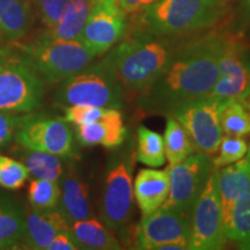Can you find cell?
Instances as JSON below:
<instances>
[{
  "instance_id": "25",
  "label": "cell",
  "mask_w": 250,
  "mask_h": 250,
  "mask_svg": "<svg viewBox=\"0 0 250 250\" xmlns=\"http://www.w3.org/2000/svg\"><path fill=\"white\" fill-rule=\"evenodd\" d=\"M21 162L26 166L29 174L35 179H43L50 181H57L62 179L64 174V167L61 156L51 153L33 151L24 148L21 155Z\"/></svg>"
},
{
  "instance_id": "40",
  "label": "cell",
  "mask_w": 250,
  "mask_h": 250,
  "mask_svg": "<svg viewBox=\"0 0 250 250\" xmlns=\"http://www.w3.org/2000/svg\"><path fill=\"white\" fill-rule=\"evenodd\" d=\"M242 103H243V104H245V107L247 108V110H248L249 114H250V90H249V93L247 94L246 98L242 100Z\"/></svg>"
},
{
  "instance_id": "22",
  "label": "cell",
  "mask_w": 250,
  "mask_h": 250,
  "mask_svg": "<svg viewBox=\"0 0 250 250\" xmlns=\"http://www.w3.org/2000/svg\"><path fill=\"white\" fill-rule=\"evenodd\" d=\"M26 227V215L17 203L0 196V249H13L20 243Z\"/></svg>"
},
{
  "instance_id": "15",
  "label": "cell",
  "mask_w": 250,
  "mask_h": 250,
  "mask_svg": "<svg viewBox=\"0 0 250 250\" xmlns=\"http://www.w3.org/2000/svg\"><path fill=\"white\" fill-rule=\"evenodd\" d=\"M71 225L57 208L34 210L26 215V227L21 237V248L43 250L48 248L51 240L58 233L70 230Z\"/></svg>"
},
{
  "instance_id": "27",
  "label": "cell",
  "mask_w": 250,
  "mask_h": 250,
  "mask_svg": "<svg viewBox=\"0 0 250 250\" xmlns=\"http://www.w3.org/2000/svg\"><path fill=\"white\" fill-rule=\"evenodd\" d=\"M137 160L148 167H160L165 164L164 138L160 134L145 126L139 127Z\"/></svg>"
},
{
  "instance_id": "7",
  "label": "cell",
  "mask_w": 250,
  "mask_h": 250,
  "mask_svg": "<svg viewBox=\"0 0 250 250\" xmlns=\"http://www.w3.org/2000/svg\"><path fill=\"white\" fill-rule=\"evenodd\" d=\"M44 81L21 54L0 59V110L26 114L42 104Z\"/></svg>"
},
{
  "instance_id": "20",
  "label": "cell",
  "mask_w": 250,
  "mask_h": 250,
  "mask_svg": "<svg viewBox=\"0 0 250 250\" xmlns=\"http://www.w3.org/2000/svg\"><path fill=\"white\" fill-rule=\"evenodd\" d=\"M33 23L30 5L21 0H0V39L9 42L22 40Z\"/></svg>"
},
{
  "instance_id": "33",
  "label": "cell",
  "mask_w": 250,
  "mask_h": 250,
  "mask_svg": "<svg viewBox=\"0 0 250 250\" xmlns=\"http://www.w3.org/2000/svg\"><path fill=\"white\" fill-rule=\"evenodd\" d=\"M30 116L31 114L20 115L18 112L0 110V146L11 142Z\"/></svg>"
},
{
  "instance_id": "43",
  "label": "cell",
  "mask_w": 250,
  "mask_h": 250,
  "mask_svg": "<svg viewBox=\"0 0 250 250\" xmlns=\"http://www.w3.org/2000/svg\"><path fill=\"white\" fill-rule=\"evenodd\" d=\"M90 2H92V5L93 4H95V2H99V1H102V0H89Z\"/></svg>"
},
{
  "instance_id": "31",
  "label": "cell",
  "mask_w": 250,
  "mask_h": 250,
  "mask_svg": "<svg viewBox=\"0 0 250 250\" xmlns=\"http://www.w3.org/2000/svg\"><path fill=\"white\" fill-rule=\"evenodd\" d=\"M217 151L218 155L212 160L214 168H221L245 158L248 152V144L241 137L226 136L221 139Z\"/></svg>"
},
{
  "instance_id": "11",
  "label": "cell",
  "mask_w": 250,
  "mask_h": 250,
  "mask_svg": "<svg viewBox=\"0 0 250 250\" xmlns=\"http://www.w3.org/2000/svg\"><path fill=\"white\" fill-rule=\"evenodd\" d=\"M213 170L210 155L196 153L168 167L169 192L161 206L191 215L192 208Z\"/></svg>"
},
{
  "instance_id": "42",
  "label": "cell",
  "mask_w": 250,
  "mask_h": 250,
  "mask_svg": "<svg viewBox=\"0 0 250 250\" xmlns=\"http://www.w3.org/2000/svg\"><path fill=\"white\" fill-rule=\"evenodd\" d=\"M21 1L26 2V4H28V5H31V4H36L37 0H21Z\"/></svg>"
},
{
  "instance_id": "29",
  "label": "cell",
  "mask_w": 250,
  "mask_h": 250,
  "mask_svg": "<svg viewBox=\"0 0 250 250\" xmlns=\"http://www.w3.org/2000/svg\"><path fill=\"white\" fill-rule=\"evenodd\" d=\"M61 186L57 181L34 179L28 189V201L34 210H51L58 205Z\"/></svg>"
},
{
  "instance_id": "37",
  "label": "cell",
  "mask_w": 250,
  "mask_h": 250,
  "mask_svg": "<svg viewBox=\"0 0 250 250\" xmlns=\"http://www.w3.org/2000/svg\"><path fill=\"white\" fill-rule=\"evenodd\" d=\"M155 1L156 0H118V4L126 14H136L145 12Z\"/></svg>"
},
{
  "instance_id": "16",
  "label": "cell",
  "mask_w": 250,
  "mask_h": 250,
  "mask_svg": "<svg viewBox=\"0 0 250 250\" xmlns=\"http://www.w3.org/2000/svg\"><path fill=\"white\" fill-rule=\"evenodd\" d=\"M126 129L121 111L107 108L99 120L83 125H77V139L83 146L102 145L116 148L124 143Z\"/></svg>"
},
{
  "instance_id": "12",
  "label": "cell",
  "mask_w": 250,
  "mask_h": 250,
  "mask_svg": "<svg viewBox=\"0 0 250 250\" xmlns=\"http://www.w3.org/2000/svg\"><path fill=\"white\" fill-rule=\"evenodd\" d=\"M127 27L126 13L118 0H102L90 7L80 42L94 57L101 56L123 39Z\"/></svg>"
},
{
  "instance_id": "44",
  "label": "cell",
  "mask_w": 250,
  "mask_h": 250,
  "mask_svg": "<svg viewBox=\"0 0 250 250\" xmlns=\"http://www.w3.org/2000/svg\"><path fill=\"white\" fill-rule=\"evenodd\" d=\"M247 156H248V158H249V161H250V148H249V151L248 152H247V154H246Z\"/></svg>"
},
{
  "instance_id": "6",
  "label": "cell",
  "mask_w": 250,
  "mask_h": 250,
  "mask_svg": "<svg viewBox=\"0 0 250 250\" xmlns=\"http://www.w3.org/2000/svg\"><path fill=\"white\" fill-rule=\"evenodd\" d=\"M132 158L133 155H118L109 164L100 206L103 224L124 242L130 237L133 212Z\"/></svg>"
},
{
  "instance_id": "32",
  "label": "cell",
  "mask_w": 250,
  "mask_h": 250,
  "mask_svg": "<svg viewBox=\"0 0 250 250\" xmlns=\"http://www.w3.org/2000/svg\"><path fill=\"white\" fill-rule=\"evenodd\" d=\"M71 0H37V11L42 23L48 28L56 26L70 5Z\"/></svg>"
},
{
  "instance_id": "1",
  "label": "cell",
  "mask_w": 250,
  "mask_h": 250,
  "mask_svg": "<svg viewBox=\"0 0 250 250\" xmlns=\"http://www.w3.org/2000/svg\"><path fill=\"white\" fill-rule=\"evenodd\" d=\"M221 46L223 33L215 31L183 41L164 72L138 94V107L169 116L184 103L208 96L219 78Z\"/></svg>"
},
{
  "instance_id": "34",
  "label": "cell",
  "mask_w": 250,
  "mask_h": 250,
  "mask_svg": "<svg viewBox=\"0 0 250 250\" xmlns=\"http://www.w3.org/2000/svg\"><path fill=\"white\" fill-rule=\"evenodd\" d=\"M107 108L90 105H70L65 107L64 121L76 125H83L99 120Z\"/></svg>"
},
{
  "instance_id": "26",
  "label": "cell",
  "mask_w": 250,
  "mask_h": 250,
  "mask_svg": "<svg viewBox=\"0 0 250 250\" xmlns=\"http://www.w3.org/2000/svg\"><path fill=\"white\" fill-rule=\"evenodd\" d=\"M227 241L241 243L250 239V191L239 196L225 223Z\"/></svg>"
},
{
  "instance_id": "39",
  "label": "cell",
  "mask_w": 250,
  "mask_h": 250,
  "mask_svg": "<svg viewBox=\"0 0 250 250\" xmlns=\"http://www.w3.org/2000/svg\"><path fill=\"white\" fill-rule=\"evenodd\" d=\"M237 248L239 249H245V250H250V239L247 240V241H243L241 243H237Z\"/></svg>"
},
{
  "instance_id": "36",
  "label": "cell",
  "mask_w": 250,
  "mask_h": 250,
  "mask_svg": "<svg viewBox=\"0 0 250 250\" xmlns=\"http://www.w3.org/2000/svg\"><path fill=\"white\" fill-rule=\"evenodd\" d=\"M235 31L241 33L243 28L250 26V0H240L234 18Z\"/></svg>"
},
{
  "instance_id": "18",
  "label": "cell",
  "mask_w": 250,
  "mask_h": 250,
  "mask_svg": "<svg viewBox=\"0 0 250 250\" xmlns=\"http://www.w3.org/2000/svg\"><path fill=\"white\" fill-rule=\"evenodd\" d=\"M218 188L225 225L239 196L250 191V161L248 156L224 166L219 170Z\"/></svg>"
},
{
  "instance_id": "38",
  "label": "cell",
  "mask_w": 250,
  "mask_h": 250,
  "mask_svg": "<svg viewBox=\"0 0 250 250\" xmlns=\"http://www.w3.org/2000/svg\"><path fill=\"white\" fill-rule=\"evenodd\" d=\"M12 52H13V51H12L11 49H8V48H5V46L0 45V59H1V58H4V57H6V56L11 55Z\"/></svg>"
},
{
  "instance_id": "5",
  "label": "cell",
  "mask_w": 250,
  "mask_h": 250,
  "mask_svg": "<svg viewBox=\"0 0 250 250\" xmlns=\"http://www.w3.org/2000/svg\"><path fill=\"white\" fill-rule=\"evenodd\" d=\"M58 104L90 105L120 109L123 105V88L116 72L105 56L102 61L64 80L55 96Z\"/></svg>"
},
{
  "instance_id": "28",
  "label": "cell",
  "mask_w": 250,
  "mask_h": 250,
  "mask_svg": "<svg viewBox=\"0 0 250 250\" xmlns=\"http://www.w3.org/2000/svg\"><path fill=\"white\" fill-rule=\"evenodd\" d=\"M223 133L229 137H243L250 133V114L242 101L229 100L220 115Z\"/></svg>"
},
{
  "instance_id": "17",
  "label": "cell",
  "mask_w": 250,
  "mask_h": 250,
  "mask_svg": "<svg viewBox=\"0 0 250 250\" xmlns=\"http://www.w3.org/2000/svg\"><path fill=\"white\" fill-rule=\"evenodd\" d=\"M61 197L57 210L72 225L76 221L93 217L92 205L89 198V188L78 176L74 170L62 174L59 180Z\"/></svg>"
},
{
  "instance_id": "14",
  "label": "cell",
  "mask_w": 250,
  "mask_h": 250,
  "mask_svg": "<svg viewBox=\"0 0 250 250\" xmlns=\"http://www.w3.org/2000/svg\"><path fill=\"white\" fill-rule=\"evenodd\" d=\"M191 215L160 208L143 217L136 229L134 248L162 250L170 243H183L189 249Z\"/></svg>"
},
{
  "instance_id": "19",
  "label": "cell",
  "mask_w": 250,
  "mask_h": 250,
  "mask_svg": "<svg viewBox=\"0 0 250 250\" xmlns=\"http://www.w3.org/2000/svg\"><path fill=\"white\" fill-rule=\"evenodd\" d=\"M134 197L143 217L153 213L164 204L169 192L168 169H142L134 180Z\"/></svg>"
},
{
  "instance_id": "35",
  "label": "cell",
  "mask_w": 250,
  "mask_h": 250,
  "mask_svg": "<svg viewBox=\"0 0 250 250\" xmlns=\"http://www.w3.org/2000/svg\"><path fill=\"white\" fill-rule=\"evenodd\" d=\"M48 250H77L79 247L77 246L76 241L71 235L70 230H64V232L58 233L51 242L49 243Z\"/></svg>"
},
{
  "instance_id": "9",
  "label": "cell",
  "mask_w": 250,
  "mask_h": 250,
  "mask_svg": "<svg viewBox=\"0 0 250 250\" xmlns=\"http://www.w3.org/2000/svg\"><path fill=\"white\" fill-rule=\"evenodd\" d=\"M219 78L208 96L242 101L250 90V61L241 33H223Z\"/></svg>"
},
{
  "instance_id": "4",
  "label": "cell",
  "mask_w": 250,
  "mask_h": 250,
  "mask_svg": "<svg viewBox=\"0 0 250 250\" xmlns=\"http://www.w3.org/2000/svg\"><path fill=\"white\" fill-rule=\"evenodd\" d=\"M20 54L46 83H58L92 62L94 56L80 41L61 40L41 34L20 46Z\"/></svg>"
},
{
  "instance_id": "3",
  "label": "cell",
  "mask_w": 250,
  "mask_h": 250,
  "mask_svg": "<svg viewBox=\"0 0 250 250\" xmlns=\"http://www.w3.org/2000/svg\"><path fill=\"white\" fill-rule=\"evenodd\" d=\"M218 0H156L140 17V31L180 37L214 27L227 13Z\"/></svg>"
},
{
  "instance_id": "21",
  "label": "cell",
  "mask_w": 250,
  "mask_h": 250,
  "mask_svg": "<svg viewBox=\"0 0 250 250\" xmlns=\"http://www.w3.org/2000/svg\"><path fill=\"white\" fill-rule=\"evenodd\" d=\"M70 232L79 249L118 250L122 246L115 233L95 218L83 219L71 225Z\"/></svg>"
},
{
  "instance_id": "23",
  "label": "cell",
  "mask_w": 250,
  "mask_h": 250,
  "mask_svg": "<svg viewBox=\"0 0 250 250\" xmlns=\"http://www.w3.org/2000/svg\"><path fill=\"white\" fill-rule=\"evenodd\" d=\"M90 7L92 2L89 0H71L62 20L56 26L48 28L43 34L55 39L80 41Z\"/></svg>"
},
{
  "instance_id": "41",
  "label": "cell",
  "mask_w": 250,
  "mask_h": 250,
  "mask_svg": "<svg viewBox=\"0 0 250 250\" xmlns=\"http://www.w3.org/2000/svg\"><path fill=\"white\" fill-rule=\"evenodd\" d=\"M218 1L220 2V4H223L224 6H227V7H228V5L232 4V2L235 1V0H218Z\"/></svg>"
},
{
  "instance_id": "13",
  "label": "cell",
  "mask_w": 250,
  "mask_h": 250,
  "mask_svg": "<svg viewBox=\"0 0 250 250\" xmlns=\"http://www.w3.org/2000/svg\"><path fill=\"white\" fill-rule=\"evenodd\" d=\"M17 143L21 147L74 158L77 149L72 130L66 121L33 115L18 131Z\"/></svg>"
},
{
  "instance_id": "2",
  "label": "cell",
  "mask_w": 250,
  "mask_h": 250,
  "mask_svg": "<svg viewBox=\"0 0 250 250\" xmlns=\"http://www.w3.org/2000/svg\"><path fill=\"white\" fill-rule=\"evenodd\" d=\"M182 42L137 31L107 56L122 88L138 95L164 72Z\"/></svg>"
},
{
  "instance_id": "8",
  "label": "cell",
  "mask_w": 250,
  "mask_h": 250,
  "mask_svg": "<svg viewBox=\"0 0 250 250\" xmlns=\"http://www.w3.org/2000/svg\"><path fill=\"white\" fill-rule=\"evenodd\" d=\"M219 169L213 170L197 198L190 219V250H218L227 243L218 188Z\"/></svg>"
},
{
  "instance_id": "30",
  "label": "cell",
  "mask_w": 250,
  "mask_h": 250,
  "mask_svg": "<svg viewBox=\"0 0 250 250\" xmlns=\"http://www.w3.org/2000/svg\"><path fill=\"white\" fill-rule=\"evenodd\" d=\"M29 175L22 162L0 154V187L8 190L19 189L23 187Z\"/></svg>"
},
{
  "instance_id": "10",
  "label": "cell",
  "mask_w": 250,
  "mask_h": 250,
  "mask_svg": "<svg viewBox=\"0 0 250 250\" xmlns=\"http://www.w3.org/2000/svg\"><path fill=\"white\" fill-rule=\"evenodd\" d=\"M227 102L205 96L180 105L169 116L186 127L196 149L211 156L217 152L223 139L220 115Z\"/></svg>"
},
{
  "instance_id": "24",
  "label": "cell",
  "mask_w": 250,
  "mask_h": 250,
  "mask_svg": "<svg viewBox=\"0 0 250 250\" xmlns=\"http://www.w3.org/2000/svg\"><path fill=\"white\" fill-rule=\"evenodd\" d=\"M164 145L166 158L168 159L170 165L179 164L196 151L195 145L186 127L173 116L167 120Z\"/></svg>"
}]
</instances>
